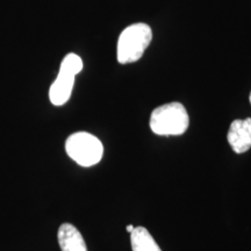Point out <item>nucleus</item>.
<instances>
[{
  "mask_svg": "<svg viewBox=\"0 0 251 251\" xmlns=\"http://www.w3.org/2000/svg\"><path fill=\"white\" fill-rule=\"evenodd\" d=\"M150 128L162 136H178L190 126V117L180 102H170L153 109L150 117Z\"/></svg>",
  "mask_w": 251,
  "mask_h": 251,
  "instance_id": "1",
  "label": "nucleus"
},
{
  "mask_svg": "<svg viewBox=\"0 0 251 251\" xmlns=\"http://www.w3.org/2000/svg\"><path fill=\"white\" fill-rule=\"evenodd\" d=\"M152 40V30L146 24H134L120 34L118 41V62L121 64L137 62Z\"/></svg>",
  "mask_w": 251,
  "mask_h": 251,
  "instance_id": "2",
  "label": "nucleus"
},
{
  "mask_svg": "<svg viewBox=\"0 0 251 251\" xmlns=\"http://www.w3.org/2000/svg\"><path fill=\"white\" fill-rule=\"evenodd\" d=\"M65 150L72 161L84 168L98 164L103 155V146L100 140L85 131L70 135L65 142Z\"/></svg>",
  "mask_w": 251,
  "mask_h": 251,
  "instance_id": "3",
  "label": "nucleus"
},
{
  "mask_svg": "<svg viewBox=\"0 0 251 251\" xmlns=\"http://www.w3.org/2000/svg\"><path fill=\"white\" fill-rule=\"evenodd\" d=\"M227 139L235 152H247L251 148V119L248 118L231 122Z\"/></svg>",
  "mask_w": 251,
  "mask_h": 251,
  "instance_id": "4",
  "label": "nucleus"
},
{
  "mask_svg": "<svg viewBox=\"0 0 251 251\" xmlns=\"http://www.w3.org/2000/svg\"><path fill=\"white\" fill-rule=\"evenodd\" d=\"M75 78L76 75L59 68L58 76L49 90V98L52 105L62 106L68 102L75 85Z\"/></svg>",
  "mask_w": 251,
  "mask_h": 251,
  "instance_id": "5",
  "label": "nucleus"
},
{
  "mask_svg": "<svg viewBox=\"0 0 251 251\" xmlns=\"http://www.w3.org/2000/svg\"><path fill=\"white\" fill-rule=\"evenodd\" d=\"M57 237L62 251H87L84 237L71 224H63L58 229Z\"/></svg>",
  "mask_w": 251,
  "mask_h": 251,
  "instance_id": "6",
  "label": "nucleus"
},
{
  "mask_svg": "<svg viewBox=\"0 0 251 251\" xmlns=\"http://www.w3.org/2000/svg\"><path fill=\"white\" fill-rule=\"evenodd\" d=\"M130 246L133 251H162L147 228L135 227L130 233Z\"/></svg>",
  "mask_w": 251,
  "mask_h": 251,
  "instance_id": "7",
  "label": "nucleus"
},
{
  "mask_svg": "<svg viewBox=\"0 0 251 251\" xmlns=\"http://www.w3.org/2000/svg\"><path fill=\"white\" fill-rule=\"evenodd\" d=\"M61 69L70 71L77 76V75L81 71V69H83V61H81V58L76 54H69L63 58V61L61 63Z\"/></svg>",
  "mask_w": 251,
  "mask_h": 251,
  "instance_id": "8",
  "label": "nucleus"
},
{
  "mask_svg": "<svg viewBox=\"0 0 251 251\" xmlns=\"http://www.w3.org/2000/svg\"><path fill=\"white\" fill-rule=\"evenodd\" d=\"M134 228H135V227H134L133 225H129V226H127V228H126V229H127L128 233H131V231H133V229H134Z\"/></svg>",
  "mask_w": 251,
  "mask_h": 251,
  "instance_id": "9",
  "label": "nucleus"
},
{
  "mask_svg": "<svg viewBox=\"0 0 251 251\" xmlns=\"http://www.w3.org/2000/svg\"><path fill=\"white\" fill-rule=\"evenodd\" d=\"M250 103H251V93H250Z\"/></svg>",
  "mask_w": 251,
  "mask_h": 251,
  "instance_id": "10",
  "label": "nucleus"
}]
</instances>
